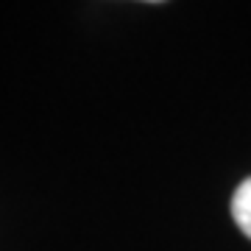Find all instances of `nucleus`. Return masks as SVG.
<instances>
[{"instance_id":"f257e3e1","label":"nucleus","mask_w":251,"mask_h":251,"mask_svg":"<svg viewBox=\"0 0 251 251\" xmlns=\"http://www.w3.org/2000/svg\"><path fill=\"white\" fill-rule=\"evenodd\" d=\"M232 218H234V224L240 226V232L251 237V179H246L240 187L234 190Z\"/></svg>"}]
</instances>
